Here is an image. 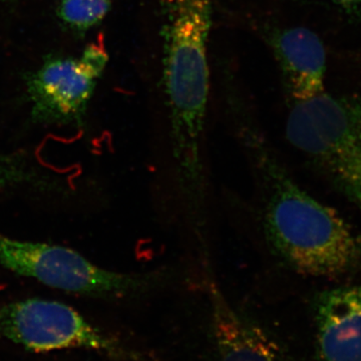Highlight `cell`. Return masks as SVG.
Masks as SVG:
<instances>
[{
    "label": "cell",
    "instance_id": "cell-9",
    "mask_svg": "<svg viewBox=\"0 0 361 361\" xmlns=\"http://www.w3.org/2000/svg\"><path fill=\"white\" fill-rule=\"evenodd\" d=\"M268 42L281 71L288 103L324 92L326 54L315 32L305 27L275 30Z\"/></svg>",
    "mask_w": 361,
    "mask_h": 361
},
{
    "label": "cell",
    "instance_id": "cell-4",
    "mask_svg": "<svg viewBox=\"0 0 361 361\" xmlns=\"http://www.w3.org/2000/svg\"><path fill=\"white\" fill-rule=\"evenodd\" d=\"M0 266L51 288L96 297L141 293L168 279L161 271L135 274L114 272L66 247L20 241L1 234Z\"/></svg>",
    "mask_w": 361,
    "mask_h": 361
},
{
    "label": "cell",
    "instance_id": "cell-1",
    "mask_svg": "<svg viewBox=\"0 0 361 361\" xmlns=\"http://www.w3.org/2000/svg\"><path fill=\"white\" fill-rule=\"evenodd\" d=\"M237 129L273 254L303 276L338 279L360 269L361 239L348 222L297 184L256 126L242 121Z\"/></svg>",
    "mask_w": 361,
    "mask_h": 361
},
{
    "label": "cell",
    "instance_id": "cell-5",
    "mask_svg": "<svg viewBox=\"0 0 361 361\" xmlns=\"http://www.w3.org/2000/svg\"><path fill=\"white\" fill-rule=\"evenodd\" d=\"M0 338L37 353L85 349L125 361H152L106 336L66 304L26 299L0 305Z\"/></svg>",
    "mask_w": 361,
    "mask_h": 361
},
{
    "label": "cell",
    "instance_id": "cell-10",
    "mask_svg": "<svg viewBox=\"0 0 361 361\" xmlns=\"http://www.w3.org/2000/svg\"><path fill=\"white\" fill-rule=\"evenodd\" d=\"M115 0H59V20L71 32L82 33L89 32L104 20Z\"/></svg>",
    "mask_w": 361,
    "mask_h": 361
},
{
    "label": "cell",
    "instance_id": "cell-11",
    "mask_svg": "<svg viewBox=\"0 0 361 361\" xmlns=\"http://www.w3.org/2000/svg\"><path fill=\"white\" fill-rule=\"evenodd\" d=\"M23 185L42 186V178L23 157L0 154V188Z\"/></svg>",
    "mask_w": 361,
    "mask_h": 361
},
{
    "label": "cell",
    "instance_id": "cell-2",
    "mask_svg": "<svg viewBox=\"0 0 361 361\" xmlns=\"http://www.w3.org/2000/svg\"><path fill=\"white\" fill-rule=\"evenodd\" d=\"M163 80L176 179L195 232L207 228L203 157L212 0H161Z\"/></svg>",
    "mask_w": 361,
    "mask_h": 361
},
{
    "label": "cell",
    "instance_id": "cell-12",
    "mask_svg": "<svg viewBox=\"0 0 361 361\" xmlns=\"http://www.w3.org/2000/svg\"><path fill=\"white\" fill-rule=\"evenodd\" d=\"M337 7L346 14L361 16V0H320Z\"/></svg>",
    "mask_w": 361,
    "mask_h": 361
},
{
    "label": "cell",
    "instance_id": "cell-3",
    "mask_svg": "<svg viewBox=\"0 0 361 361\" xmlns=\"http://www.w3.org/2000/svg\"><path fill=\"white\" fill-rule=\"evenodd\" d=\"M286 137L361 213V101L322 94L288 103Z\"/></svg>",
    "mask_w": 361,
    "mask_h": 361
},
{
    "label": "cell",
    "instance_id": "cell-7",
    "mask_svg": "<svg viewBox=\"0 0 361 361\" xmlns=\"http://www.w3.org/2000/svg\"><path fill=\"white\" fill-rule=\"evenodd\" d=\"M314 305L316 360L361 361V283L320 292Z\"/></svg>",
    "mask_w": 361,
    "mask_h": 361
},
{
    "label": "cell",
    "instance_id": "cell-6",
    "mask_svg": "<svg viewBox=\"0 0 361 361\" xmlns=\"http://www.w3.org/2000/svg\"><path fill=\"white\" fill-rule=\"evenodd\" d=\"M108 61V52L97 42L78 56L47 59L26 80L33 120L47 125L82 123Z\"/></svg>",
    "mask_w": 361,
    "mask_h": 361
},
{
    "label": "cell",
    "instance_id": "cell-13",
    "mask_svg": "<svg viewBox=\"0 0 361 361\" xmlns=\"http://www.w3.org/2000/svg\"><path fill=\"white\" fill-rule=\"evenodd\" d=\"M0 1H4V2H13V1H16V0H0Z\"/></svg>",
    "mask_w": 361,
    "mask_h": 361
},
{
    "label": "cell",
    "instance_id": "cell-8",
    "mask_svg": "<svg viewBox=\"0 0 361 361\" xmlns=\"http://www.w3.org/2000/svg\"><path fill=\"white\" fill-rule=\"evenodd\" d=\"M216 361H286L274 339L229 303L207 269Z\"/></svg>",
    "mask_w": 361,
    "mask_h": 361
}]
</instances>
